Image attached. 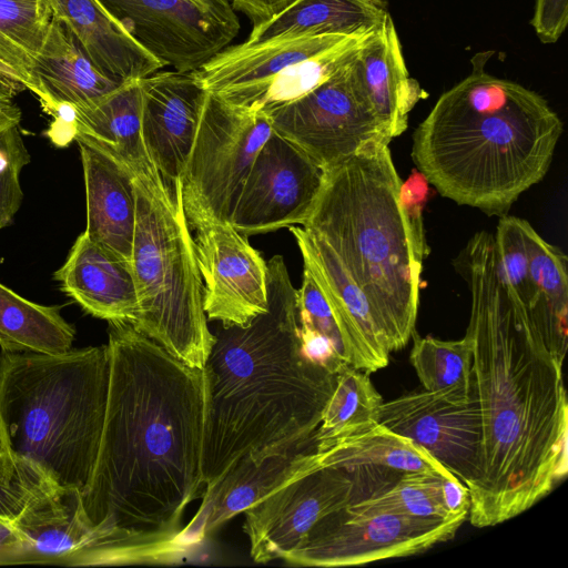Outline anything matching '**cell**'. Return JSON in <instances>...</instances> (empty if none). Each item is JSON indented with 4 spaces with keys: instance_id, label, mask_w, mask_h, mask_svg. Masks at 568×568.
I'll return each instance as SVG.
<instances>
[{
    "instance_id": "1",
    "label": "cell",
    "mask_w": 568,
    "mask_h": 568,
    "mask_svg": "<svg viewBox=\"0 0 568 568\" xmlns=\"http://www.w3.org/2000/svg\"><path fill=\"white\" fill-rule=\"evenodd\" d=\"M110 382L92 478L82 493L94 530L85 566L168 564L187 550V506L204 486L203 371L129 322L109 323Z\"/></svg>"
},
{
    "instance_id": "2",
    "label": "cell",
    "mask_w": 568,
    "mask_h": 568,
    "mask_svg": "<svg viewBox=\"0 0 568 568\" xmlns=\"http://www.w3.org/2000/svg\"><path fill=\"white\" fill-rule=\"evenodd\" d=\"M459 263L471 294L466 333L483 429L481 474L469 490L468 519L484 528L526 511L565 478L568 406L562 364L499 278L491 236L476 233Z\"/></svg>"
},
{
    "instance_id": "3",
    "label": "cell",
    "mask_w": 568,
    "mask_h": 568,
    "mask_svg": "<svg viewBox=\"0 0 568 568\" xmlns=\"http://www.w3.org/2000/svg\"><path fill=\"white\" fill-rule=\"evenodd\" d=\"M266 264V312L245 325H221L202 368L205 490L244 456L315 439L335 387L337 374L303 352L297 290L283 256Z\"/></svg>"
},
{
    "instance_id": "4",
    "label": "cell",
    "mask_w": 568,
    "mask_h": 568,
    "mask_svg": "<svg viewBox=\"0 0 568 568\" xmlns=\"http://www.w3.org/2000/svg\"><path fill=\"white\" fill-rule=\"evenodd\" d=\"M493 51L444 92L413 133L412 160L437 192L489 216L547 174L564 124L547 100L485 71Z\"/></svg>"
},
{
    "instance_id": "5",
    "label": "cell",
    "mask_w": 568,
    "mask_h": 568,
    "mask_svg": "<svg viewBox=\"0 0 568 568\" xmlns=\"http://www.w3.org/2000/svg\"><path fill=\"white\" fill-rule=\"evenodd\" d=\"M389 143L371 141L326 171L303 229L338 256L368 298L394 352L415 331L427 252L420 204L405 197Z\"/></svg>"
},
{
    "instance_id": "6",
    "label": "cell",
    "mask_w": 568,
    "mask_h": 568,
    "mask_svg": "<svg viewBox=\"0 0 568 568\" xmlns=\"http://www.w3.org/2000/svg\"><path fill=\"white\" fill-rule=\"evenodd\" d=\"M109 382L108 345L1 351L0 420L11 454L82 494L99 455Z\"/></svg>"
},
{
    "instance_id": "7",
    "label": "cell",
    "mask_w": 568,
    "mask_h": 568,
    "mask_svg": "<svg viewBox=\"0 0 568 568\" xmlns=\"http://www.w3.org/2000/svg\"><path fill=\"white\" fill-rule=\"evenodd\" d=\"M133 186L136 222L131 265L139 313L131 324L186 365L202 369L214 334L203 308V281L181 181L171 187L152 164L133 174Z\"/></svg>"
},
{
    "instance_id": "8",
    "label": "cell",
    "mask_w": 568,
    "mask_h": 568,
    "mask_svg": "<svg viewBox=\"0 0 568 568\" xmlns=\"http://www.w3.org/2000/svg\"><path fill=\"white\" fill-rule=\"evenodd\" d=\"M371 31L244 41L195 72L209 93L240 108L267 111L327 80L356 54Z\"/></svg>"
},
{
    "instance_id": "9",
    "label": "cell",
    "mask_w": 568,
    "mask_h": 568,
    "mask_svg": "<svg viewBox=\"0 0 568 568\" xmlns=\"http://www.w3.org/2000/svg\"><path fill=\"white\" fill-rule=\"evenodd\" d=\"M400 475L371 465H325L315 450L306 467L243 511L251 558L283 560L324 516L385 491Z\"/></svg>"
},
{
    "instance_id": "10",
    "label": "cell",
    "mask_w": 568,
    "mask_h": 568,
    "mask_svg": "<svg viewBox=\"0 0 568 568\" xmlns=\"http://www.w3.org/2000/svg\"><path fill=\"white\" fill-rule=\"evenodd\" d=\"M272 131L264 111L240 108L207 92L181 178L191 230L230 223L253 161Z\"/></svg>"
},
{
    "instance_id": "11",
    "label": "cell",
    "mask_w": 568,
    "mask_h": 568,
    "mask_svg": "<svg viewBox=\"0 0 568 568\" xmlns=\"http://www.w3.org/2000/svg\"><path fill=\"white\" fill-rule=\"evenodd\" d=\"M466 519H423L346 506L320 519L283 560L295 566L343 567L410 556L452 539Z\"/></svg>"
},
{
    "instance_id": "12",
    "label": "cell",
    "mask_w": 568,
    "mask_h": 568,
    "mask_svg": "<svg viewBox=\"0 0 568 568\" xmlns=\"http://www.w3.org/2000/svg\"><path fill=\"white\" fill-rule=\"evenodd\" d=\"M355 57L301 98L264 111L275 132L300 146L325 171L371 141L393 140L358 91Z\"/></svg>"
},
{
    "instance_id": "13",
    "label": "cell",
    "mask_w": 568,
    "mask_h": 568,
    "mask_svg": "<svg viewBox=\"0 0 568 568\" xmlns=\"http://www.w3.org/2000/svg\"><path fill=\"white\" fill-rule=\"evenodd\" d=\"M164 67L199 70L230 47L240 20L230 0H100Z\"/></svg>"
},
{
    "instance_id": "14",
    "label": "cell",
    "mask_w": 568,
    "mask_h": 568,
    "mask_svg": "<svg viewBox=\"0 0 568 568\" xmlns=\"http://www.w3.org/2000/svg\"><path fill=\"white\" fill-rule=\"evenodd\" d=\"M493 234L499 277L526 306L545 346L562 364L568 346L566 254L517 216H499Z\"/></svg>"
},
{
    "instance_id": "15",
    "label": "cell",
    "mask_w": 568,
    "mask_h": 568,
    "mask_svg": "<svg viewBox=\"0 0 568 568\" xmlns=\"http://www.w3.org/2000/svg\"><path fill=\"white\" fill-rule=\"evenodd\" d=\"M378 423L426 449L468 490L478 483L483 429L473 381L467 387L413 392L383 402Z\"/></svg>"
},
{
    "instance_id": "16",
    "label": "cell",
    "mask_w": 568,
    "mask_h": 568,
    "mask_svg": "<svg viewBox=\"0 0 568 568\" xmlns=\"http://www.w3.org/2000/svg\"><path fill=\"white\" fill-rule=\"evenodd\" d=\"M325 176L305 151L273 130L253 161L231 225L245 236L303 225Z\"/></svg>"
},
{
    "instance_id": "17",
    "label": "cell",
    "mask_w": 568,
    "mask_h": 568,
    "mask_svg": "<svg viewBox=\"0 0 568 568\" xmlns=\"http://www.w3.org/2000/svg\"><path fill=\"white\" fill-rule=\"evenodd\" d=\"M194 246L203 281L207 321L245 325L267 310V264L229 222L195 230Z\"/></svg>"
},
{
    "instance_id": "18",
    "label": "cell",
    "mask_w": 568,
    "mask_h": 568,
    "mask_svg": "<svg viewBox=\"0 0 568 568\" xmlns=\"http://www.w3.org/2000/svg\"><path fill=\"white\" fill-rule=\"evenodd\" d=\"M142 139L150 160L172 187L181 181L207 91L195 71H156L141 79Z\"/></svg>"
},
{
    "instance_id": "19",
    "label": "cell",
    "mask_w": 568,
    "mask_h": 568,
    "mask_svg": "<svg viewBox=\"0 0 568 568\" xmlns=\"http://www.w3.org/2000/svg\"><path fill=\"white\" fill-rule=\"evenodd\" d=\"M306 267L324 292L341 327L346 362L355 369L376 372L392 353L376 314L338 256L320 236L291 225Z\"/></svg>"
},
{
    "instance_id": "20",
    "label": "cell",
    "mask_w": 568,
    "mask_h": 568,
    "mask_svg": "<svg viewBox=\"0 0 568 568\" xmlns=\"http://www.w3.org/2000/svg\"><path fill=\"white\" fill-rule=\"evenodd\" d=\"M12 524L22 539L17 564L85 566L94 530L78 488L61 486L42 473Z\"/></svg>"
},
{
    "instance_id": "21",
    "label": "cell",
    "mask_w": 568,
    "mask_h": 568,
    "mask_svg": "<svg viewBox=\"0 0 568 568\" xmlns=\"http://www.w3.org/2000/svg\"><path fill=\"white\" fill-rule=\"evenodd\" d=\"M315 450L316 440L313 439L260 457L239 459L204 491L199 510L182 529L181 538L186 550L306 467Z\"/></svg>"
},
{
    "instance_id": "22",
    "label": "cell",
    "mask_w": 568,
    "mask_h": 568,
    "mask_svg": "<svg viewBox=\"0 0 568 568\" xmlns=\"http://www.w3.org/2000/svg\"><path fill=\"white\" fill-rule=\"evenodd\" d=\"M31 92L43 110L68 131L72 112L89 106L118 89L82 51L70 31L52 17L31 73Z\"/></svg>"
},
{
    "instance_id": "23",
    "label": "cell",
    "mask_w": 568,
    "mask_h": 568,
    "mask_svg": "<svg viewBox=\"0 0 568 568\" xmlns=\"http://www.w3.org/2000/svg\"><path fill=\"white\" fill-rule=\"evenodd\" d=\"M354 75L362 98L392 139L405 132L410 111L428 97L409 75L389 12L358 49Z\"/></svg>"
},
{
    "instance_id": "24",
    "label": "cell",
    "mask_w": 568,
    "mask_h": 568,
    "mask_svg": "<svg viewBox=\"0 0 568 568\" xmlns=\"http://www.w3.org/2000/svg\"><path fill=\"white\" fill-rule=\"evenodd\" d=\"M53 277L62 292L94 317L133 323L138 316L131 263L92 241L85 232L77 237Z\"/></svg>"
},
{
    "instance_id": "25",
    "label": "cell",
    "mask_w": 568,
    "mask_h": 568,
    "mask_svg": "<svg viewBox=\"0 0 568 568\" xmlns=\"http://www.w3.org/2000/svg\"><path fill=\"white\" fill-rule=\"evenodd\" d=\"M87 57L108 77L143 79L164 64L146 51L100 0H45Z\"/></svg>"
},
{
    "instance_id": "26",
    "label": "cell",
    "mask_w": 568,
    "mask_h": 568,
    "mask_svg": "<svg viewBox=\"0 0 568 568\" xmlns=\"http://www.w3.org/2000/svg\"><path fill=\"white\" fill-rule=\"evenodd\" d=\"M83 168L85 233L131 263L136 222L133 174L100 150L78 142Z\"/></svg>"
},
{
    "instance_id": "27",
    "label": "cell",
    "mask_w": 568,
    "mask_h": 568,
    "mask_svg": "<svg viewBox=\"0 0 568 568\" xmlns=\"http://www.w3.org/2000/svg\"><path fill=\"white\" fill-rule=\"evenodd\" d=\"M141 118V79L130 80L98 102L73 111L68 134L136 174L153 164L143 143Z\"/></svg>"
},
{
    "instance_id": "28",
    "label": "cell",
    "mask_w": 568,
    "mask_h": 568,
    "mask_svg": "<svg viewBox=\"0 0 568 568\" xmlns=\"http://www.w3.org/2000/svg\"><path fill=\"white\" fill-rule=\"evenodd\" d=\"M388 6V0H295L273 19L253 27L245 42L366 33L382 22L389 12Z\"/></svg>"
},
{
    "instance_id": "29",
    "label": "cell",
    "mask_w": 568,
    "mask_h": 568,
    "mask_svg": "<svg viewBox=\"0 0 568 568\" xmlns=\"http://www.w3.org/2000/svg\"><path fill=\"white\" fill-rule=\"evenodd\" d=\"M325 465H371L404 473H437L456 477L410 438L377 423L364 430L332 442L316 443Z\"/></svg>"
},
{
    "instance_id": "30",
    "label": "cell",
    "mask_w": 568,
    "mask_h": 568,
    "mask_svg": "<svg viewBox=\"0 0 568 568\" xmlns=\"http://www.w3.org/2000/svg\"><path fill=\"white\" fill-rule=\"evenodd\" d=\"M75 329L61 306L31 302L0 283V347L2 352L58 354L72 348Z\"/></svg>"
},
{
    "instance_id": "31",
    "label": "cell",
    "mask_w": 568,
    "mask_h": 568,
    "mask_svg": "<svg viewBox=\"0 0 568 568\" xmlns=\"http://www.w3.org/2000/svg\"><path fill=\"white\" fill-rule=\"evenodd\" d=\"M52 13L45 0H0V77L31 91Z\"/></svg>"
},
{
    "instance_id": "32",
    "label": "cell",
    "mask_w": 568,
    "mask_h": 568,
    "mask_svg": "<svg viewBox=\"0 0 568 568\" xmlns=\"http://www.w3.org/2000/svg\"><path fill=\"white\" fill-rule=\"evenodd\" d=\"M383 399L368 373L345 366L336 375L335 387L323 409L315 440L332 442L378 423Z\"/></svg>"
},
{
    "instance_id": "33",
    "label": "cell",
    "mask_w": 568,
    "mask_h": 568,
    "mask_svg": "<svg viewBox=\"0 0 568 568\" xmlns=\"http://www.w3.org/2000/svg\"><path fill=\"white\" fill-rule=\"evenodd\" d=\"M412 337L409 361L425 390L471 385L474 344L468 333L457 341L422 337L416 331Z\"/></svg>"
},
{
    "instance_id": "34",
    "label": "cell",
    "mask_w": 568,
    "mask_h": 568,
    "mask_svg": "<svg viewBox=\"0 0 568 568\" xmlns=\"http://www.w3.org/2000/svg\"><path fill=\"white\" fill-rule=\"evenodd\" d=\"M425 473L427 471L404 473L385 491L351 505V507L356 510H389L423 519L459 517L450 516L436 501L425 480Z\"/></svg>"
},
{
    "instance_id": "35",
    "label": "cell",
    "mask_w": 568,
    "mask_h": 568,
    "mask_svg": "<svg viewBox=\"0 0 568 568\" xmlns=\"http://www.w3.org/2000/svg\"><path fill=\"white\" fill-rule=\"evenodd\" d=\"M29 162L19 125L0 133V230L11 222L21 205L20 173Z\"/></svg>"
},
{
    "instance_id": "36",
    "label": "cell",
    "mask_w": 568,
    "mask_h": 568,
    "mask_svg": "<svg viewBox=\"0 0 568 568\" xmlns=\"http://www.w3.org/2000/svg\"><path fill=\"white\" fill-rule=\"evenodd\" d=\"M296 300L300 328L327 338L346 362L344 338L337 318L324 292L306 267L303 270V281Z\"/></svg>"
},
{
    "instance_id": "37",
    "label": "cell",
    "mask_w": 568,
    "mask_h": 568,
    "mask_svg": "<svg viewBox=\"0 0 568 568\" xmlns=\"http://www.w3.org/2000/svg\"><path fill=\"white\" fill-rule=\"evenodd\" d=\"M42 473L30 462L0 456V518L13 523L19 517Z\"/></svg>"
},
{
    "instance_id": "38",
    "label": "cell",
    "mask_w": 568,
    "mask_h": 568,
    "mask_svg": "<svg viewBox=\"0 0 568 568\" xmlns=\"http://www.w3.org/2000/svg\"><path fill=\"white\" fill-rule=\"evenodd\" d=\"M568 23V0H536L530 20L538 39L552 44L562 36Z\"/></svg>"
},
{
    "instance_id": "39",
    "label": "cell",
    "mask_w": 568,
    "mask_h": 568,
    "mask_svg": "<svg viewBox=\"0 0 568 568\" xmlns=\"http://www.w3.org/2000/svg\"><path fill=\"white\" fill-rule=\"evenodd\" d=\"M425 480L436 501L450 516L468 517L470 495L463 481L457 477H447L437 473H425Z\"/></svg>"
},
{
    "instance_id": "40",
    "label": "cell",
    "mask_w": 568,
    "mask_h": 568,
    "mask_svg": "<svg viewBox=\"0 0 568 568\" xmlns=\"http://www.w3.org/2000/svg\"><path fill=\"white\" fill-rule=\"evenodd\" d=\"M295 0H230L235 11L244 13L253 27L263 24L284 11Z\"/></svg>"
},
{
    "instance_id": "41",
    "label": "cell",
    "mask_w": 568,
    "mask_h": 568,
    "mask_svg": "<svg viewBox=\"0 0 568 568\" xmlns=\"http://www.w3.org/2000/svg\"><path fill=\"white\" fill-rule=\"evenodd\" d=\"M22 90H24L22 85L0 78V133L19 125L21 112L14 104L13 97Z\"/></svg>"
},
{
    "instance_id": "42",
    "label": "cell",
    "mask_w": 568,
    "mask_h": 568,
    "mask_svg": "<svg viewBox=\"0 0 568 568\" xmlns=\"http://www.w3.org/2000/svg\"><path fill=\"white\" fill-rule=\"evenodd\" d=\"M22 539L13 524L0 518V565L17 564Z\"/></svg>"
},
{
    "instance_id": "43",
    "label": "cell",
    "mask_w": 568,
    "mask_h": 568,
    "mask_svg": "<svg viewBox=\"0 0 568 568\" xmlns=\"http://www.w3.org/2000/svg\"><path fill=\"white\" fill-rule=\"evenodd\" d=\"M0 456H13L10 452L8 439L0 420ZM14 457V456H13Z\"/></svg>"
},
{
    "instance_id": "44",
    "label": "cell",
    "mask_w": 568,
    "mask_h": 568,
    "mask_svg": "<svg viewBox=\"0 0 568 568\" xmlns=\"http://www.w3.org/2000/svg\"><path fill=\"white\" fill-rule=\"evenodd\" d=\"M1 78V77H0Z\"/></svg>"
}]
</instances>
